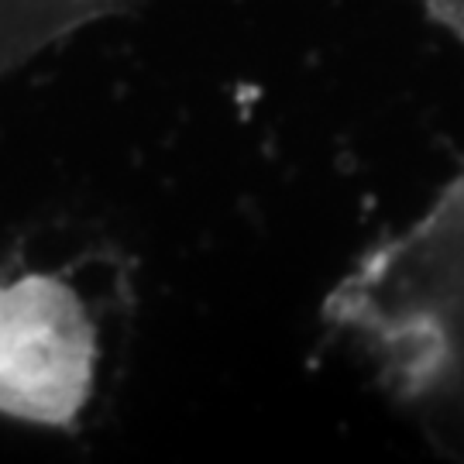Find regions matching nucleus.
Wrapping results in <instances>:
<instances>
[{
    "mask_svg": "<svg viewBox=\"0 0 464 464\" xmlns=\"http://www.w3.org/2000/svg\"><path fill=\"white\" fill-rule=\"evenodd\" d=\"M320 320L433 448L464 458V155L420 214L344 268Z\"/></svg>",
    "mask_w": 464,
    "mask_h": 464,
    "instance_id": "obj_1",
    "label": "nucleus"
},
{
    "mask_svg": "<svg viewBox=\"0 0 464 464\" xmlns=\"http://www.w3.org/2000/svg\"><path fill=\"white\" fill-rule=\"evenodd\" d=\"M100 379V331L80 285L24 268L0 279V420L80 430Z\"/></svg>",
    "mask_w": 464,
    "mask_h": 464,
    "instance_id": "obj_2",
    "label": "nucleus"
},
{
    "mask_svg": "<svg viewBox=\"0 0 464 464\" xmlns=\"http://www.w3.org/2000/svg\"><path fill=\"white\" fill-rule=\"evenodd\" d=\"M145 0H0V83L97 24L138 11Z\"/></svg>",
    "mask_w": 464,
    "mask_h": 464,
    "instance_id": "obj_3",
    "label": "nucleus"
},
{
    "mask_svg": "<svg viewBox=\"0 0 464 464\" xmlns=\"http://www.w3.org/2000/svg\"><path fill=\"white\" fill-rule=\"evenodd\" d=\"M416 4L430 21H437L450 38H458L464 45V0H416Z\"/></svg>",
    "mask_w": 464,
    "mask_h": 464,
    "instance_id": "obj_4",
    "label": "nucleus"
}]
</instances>
